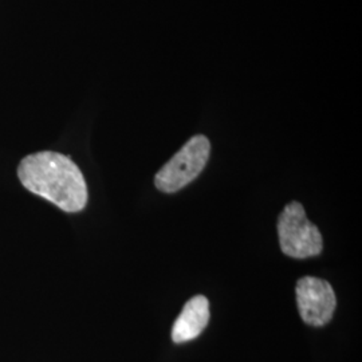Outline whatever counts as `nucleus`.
I'll return each mask as SVG.
<instances>
[{
    "label": "nucleus",
    "instance_id": "f257e3e1",
    "mask_svg": "<svg viewBox=\"0 0 362 362\" xmlns=\"http://www.w3.org/2000/svg\"><path fill=\"white\" fill-rule=\"evenodd\" d=\"M23 187L65 212H79L88 203L86 181L77 164L57 152H38L25 157L18 168Z\"/></svg>",
    "mask_w": 362,
    "mask_h": 362
},
{
    "label": "nucleus",
    "instance_id": "f03ea898",
    "mask_svg": "<svg viewBox=\"0 0 362 362\" xmlns=\"http://www.w3.org/2000/svg\"><path fill=\"white\" fill-rule=\"evenodd\" d=\"M211 153V144L206 136H194L168 163L157 172V189L165 194L180 191L194 181L206 168Z\"/></svg>",
    "mask_w": 362,
    "mask_h": 362
},
{
    "label": "nucleus",
    "instance_id": "7ed1b4c3",
    "mask_svg": "<svg viewBox=\"0 0 362 362\" xmlns=\"http://www.w3.org/2000/svg\"><path fill=\"white\" fill-rule=\"evenodd\" d=\"M278 235L282 252L290 258H310L322 251V235L298 202L287 204L279 215Z\"/></svg>",
    "mask_w": 362,
    "mask_h": 362
},
{
    "label": "nucleus",
    "instance_id": "20e7f679",
    "mask_svg": "<svg viewBox=\"0 0 362 362\" xmlns=\"http://www.w3.org/2000/svg\"><path fill=\"white\" fill-rule=\"evenodd\" d=\"M296 293L298 310L306 324L324 326L333 318L337 298L329 282L314 276H305L298 281Z\"/></svg>",
    "mask_w": 362,
    "mask_h": 362
},
{
    "label": "nucleus",
    "instance_id": "39448f33",
    "mask_svg": "<svg viewBox=\"0 0 362 362\" xmlns=\"http://www.w3.org/2000/svg\"><path fill=\"white\" fill-rule=\"evenodd\" d=\"M209 321V302L204 296L191 298L182 308L172 327V339L184 344L200 336Z\"/></svg>",
    "mask_w": 362,
    "mask_h": 362
}]
</instances>
